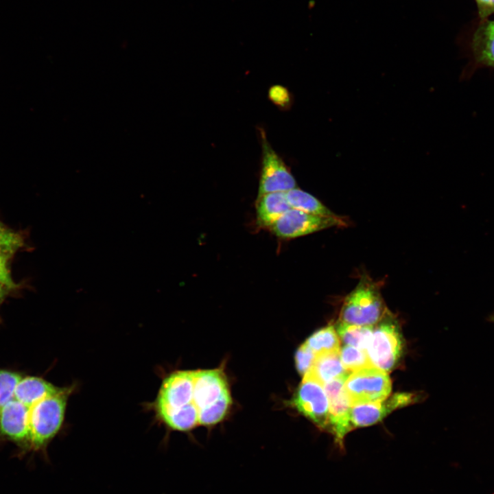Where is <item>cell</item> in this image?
<instances>
[{
	"instance_id": "1",
	"label": "cell",
	"mask_w": 494,
	"mask_h": 494,
	"mask_svg": "<svg viewBox=\"0 0 494 494\" xmlns=\"http://www.w3.org/2000/svg\"><path fill=\"white\" fill-rule=\"evenodd\" d=\"M72 387H60L30 408V442L35 448L45 445L60 430Z\"/></svg>"
},
{
	"instance_id": "2",
	"label": "cell",
	"mask_w": 494,
	"mask_h": 494,
	"mask_svg": "<svg viewBox=\"0 0 494 494\" xmlns=\"http://www.w3.org/2000/svg\"><path fill=\"white\" fill-rule=\"evenodd\" d=\"M386 313L378 283L364 274L345 297L339 320L355 325L373 326Z\"/></svg>"
},
{
	"instance_id": "3",
	"label": "cell",
	"mask_w": 494,
	"mask_h": 494,
	"mask_svg": "<svg viewBox=\"0 0 494 494\" xmlns=\"http://www.w3.org/2000/svg\"><path fill=\"white\" fill-rule=\"evenodd\" d=\"M403 349L399 327L386 312L373 327L366 353L373 366L388 373L398 363Z\"/></svg>"
},
{
	"instance_id": "4",
	"label": "cell",
	"mask_w": 494,
	"mask_h": 494,
	"mask_svg": "<svg viewBox=\"0 0 494 494\" xmlns=\"http://www.w3.org/2000/svg\"><path fill=\"white\" fill-rule=\"evenodd\" d=\"M344 389L353 406L386 399L391 392V381L388 373L372 366L351 373Z\"/></svg>"
},
{
	"instance_id": "5",
	"label": "cell",
	"mask_w": 494,
	"mask_h": 494,
	"mask_svg": "<svg viewBox=\"0 0 494 494\" xmlns=\"http://www.w3.org/2000/svg\"><path fill=\"white\" fill-rule=\"evenodd\" d=\"M261 145V163L258 195L285 192L296 187V180L283 158L272 148L263 129L259 128Z\"/></svg>"
},
{
	"instance_id": "6",
	"label": "cell",
	"mask_w": 494,
	"mask_h": 494,
	"mask_svg": "<svg viewBox=\"0 0 494 494\" xmlns=\"http://www.w3.org/2000/svg\"><path fill=\"white\" fill-rule=\"evenodd\" d=\"M346 225L345 220L339 215H318L291 208L268 228L278 237L292 239L331 227Z\"/></svg>"
},
{
	"instance_id": "7",
	"label": "cell",
	"mask_w": 494,
	"mask_h": 494,
	"mask_svg": "<svg viewBox=\"0 0 494 494\" xmlns=\"http://www.w3.org/2000/svg\"><path fill=\"white\" fill-rule=\"evenodd\" d=\"M349 375L332 379L323 385L329 402L328 431L342 447L346 434L353 430L351 421L352 405L346 393L344 383Z\"/></svg>"
},
{
	"instance_id": "8",
	"label": "cell",
	"mask_w": 494,
	"mask_h": 494,
	"mask_svg": "<svg viewBox=\"0 0 494 494\" xmlns=\"http://www.w3.org/2000/svg\"><path fill=\"white\" fill-rule=\"evenodd\" d=\"M297 410L323 430L329 427V402L319 383L303 377L292 399Z\"/></svg>"
},
{
	"instance_id": "9",
	"label": "cell",
	"mask_w": 494,
	"mask_h": 494,
	"mask_svg": "<svg viewBox=\"0 0 494 494\" xmlns=\"http://www.w3.org/2000/svg\"><path fill=\"white\" fill-rule=\"evenodd\" d=\"M193 370H178L165 377L154 403L156 415L192 402Z\"/></svg>"
},
{
	"instance_id": "10",
	"label": "cell",
	"mask_w": 494,
	"mask_h": 494,
	"mask_svg": "<svg viewBox=\"0 0 494 494\" xmlns=\"http://www.w3.org/2000/svg\"><path fill=\"white\" fill-rule=\"evenodd\" d=\"M418 396L413 393H396L381 401L355 405L351 409L353 429L373 425L392 411L417 401Z\"/></svg>"
},
{
	"instance_id": "11",
	"label": "cell",
	"mask_w": 494,
	"mask_h": 494,
	"mask_svg": "<svg viewBox=\"0 0 494 494\" xmlns=\"http://www.w3.org/2000/svg\"><path fill=\"white\" fill-rule=\"evenodd\" d=\"M192 403L199 411L215 401L228 390L223 372L220 369L193 370Z\"/></svg>"
},
{
	"instance_id": "12",
	"label": "cell",
	"mask_w": 494,
	"mask_h": 494,
	"mask_svg": "<svg viewBox=\"0 0 494 494\" xmlns=\"http://www.w3.org/2000/svg\"><path fill=\"white\" fill-rule=\"evenodd\" d=\"M30 408L16 399L0 412V432L18 442L30 440Z\"/></svg>"
},
{
	"instance_id": "13",
	"label": "cell",
	"mask_w": 494,
	"mask_h": 494,
	"mask_svg": "<svg viewBox=\"0 0 494 494\" xmlns=\"http://www.w3.org/2000/svg\"><path fill=\"white\" fill-rule=\"evenodd\" d=\"M351 373L344 368L340 351H332L316 354L311 367L303 377L312 379L323 386L332 379Z\"/></svg>"
},
{
	"instance_id": "14",
	"label": "cell",
	"mask_w": 494,
	"mask_h": 494,
	"mask_svg": "<svg viewBox=\"0 0 494 494\" xmlns=\"http://www.w3.org/2000/svg\"><path fill=\"white\" fill-rule=\"evenodd\" d=\"M255 209L259 224L269 228L291 207L285 192H274L257 196Z\"/></svg>"
},
{
	"instance_id": "15",
	"label": "cell",
	"mask_w": 494,
	"mask_h": 494,
	"mask_svg": "<svg viewBox=\"0 0 494 494\" xmlns=\"http://www.w3.org/2000/svg\"><path fill=\"white\" fill-rule=\"evenodd\" d=\"M59 388L38 377H22L16 386L14 399L30 408L43 398L56 392Z\"/></svg>"
},
{
	"instance_id": "16",
	"label": "cell",
	"mask_w": 494,
	"mask_h": 494,
	"mask_svg": "<svg viewBox=\"0 0 494 494\" xmlns=\"http://www.w3.org/2000/svg\"><path fill=\"white\" fill-rule=\"evenodd\" d=\"M157 416L167 426L174 430L188 431L198 425V410L192 402Z\"/></svg>"
},
{
	"instance_id": "17",
	"label": "cell",
	"mask_w": 494,
	"mask_h": 494,
	"mask_svg": "<svg viewBox=\"0 0 494 494\" xmlns=\"http://www.w3.org/2000/svg\"><path fill=\"white\" fill-rule=\"evenodd\" d=\"M285 195L291 208L318 215H338L316 197L297 187L287 191Z\"/></svg>"
},
{
	"instance_id": "18",
	"label": "cell",
	"mask_w": 494,
	"mask_h": 494,
	"mask_svg": "<svg viewBox=\"0 0 494 494\" xmlns=\"http://www.w3.org/2000/svg\"><path fill=\"white\" fill-rule=\"evenodd\" d=\"M373 326H360L349 324L339 320L336 330L340 340L345 344L366 351L369 344Z\"/></svg>"
},
{
	"instance_id": "19",
	"label": "cell",
	"mask_w": 494,
	"mask_h": 494,
	"mask_svg": "<svg viewBox=\"0 0 494 494\" xmlns=\"http://www.w3.org/2000/svg\"><path fill=\"white\" fill-rule=\"evenodd\" d=\"M314 353L340 351V340L333 325L318 330L304 342Z\"/></svg>"
},
{
	"instance_id": "20",
	"label": "cell",
	"mask_w": 494,
	"mask_h": 494,
	"mask_svg": "<svg viewBox=\"0 0 494 494\" xmlns=\"http://www.w3.org/2000/svg\"><path fill=\"white\" fill-rule=\"evenodd\" d=\"M473 49L476 60L486 66L494 67V32L484 25L477 30L473 39Z\"/></svg>"
},
{
	"instance_id": "21",
	"label": "cell",
	"mask_w": 494,
	"mask_h": 494,
	"mask_svg": "<svg viewBox=\"0 0 494 494\" xmlns=\"http://www.w3.org/2000/svg\"><path fill=\"white\" fill-rule=\"evenodd\" d=\"M231 404V397L228 389L215 401L198 411V424L211 425L221 421Z\"/></svg>"
},
{
	"instance_id": "22",
	"label": "cell",
	"mask_w": 494,
	"mask_h": 494,
	"mask_svg": "<svg viewBox=\"0 0 494 494\" xmlns=\"http://www.w3.org/2000/svg\"><path fill=\"white\" fill-rule=\"evenodd\" d=\"M340 357L344 368L351 373L373 366L366 351L352 346L342 347Z\"/></svg>"
},
{
	"instance_id": "23",
	"label": "cell",
	"mask_w": 494,
	"mask_h": 494,
	"mask_svg": "<svg viewBox=\"0 0 494 494\" xmlns=\"http://www.w3.org/2000/svg\"><path fill=\"white\" fill-rule=\"evenodd\" d=\"M21 377L16 372L0 369V412L14 398L15 390Z\"/></svg>"
},
{
	"instance_id": "24",
	"label": "cell",
	"mask_w": 494,
	"mask_h": 494,
	"mask_svg": "<svg viewBox=\"0 0 494 494\" xmlns=\"http://www.w3.org/2000/svg\"><path fill=\"white\" fill-rule=\"evenodd\" d=\"M23 244L22 237L0 222V252L10 258Z\"/></svg>"
},
{
	"instance_id": "25",
	"label": "cell",
	"mask_w": 494,
	"mask_h": 494,
	"mask_svg": "<svg viewBox=\"0 0 494 494\" xmlns=\"http://www.w3.org/2000/svg\"><path fill=\"white\" fill-rule=\"evenodd\" d=\"M268 97L281 110H288L292 104L293 99L291 93L282 85L272 86L268 91Z\"/></svg>"
},
{
	"instance_id": "26",
	"label": "cell",
	"mask_w": 494,
	"mask_h": 494,
	"mask_svg": "<svg viewBox=\"0 0 494 494\" xmlns=\"http://www.w3.org/2000/svg\"><path fill=\"white\" fill-rule=\"evenodd\" d=\"M315 357L314 352L305 343L297 349L295 355L296 366L301 375H304L310 369Z\"/></svg>"
},
{
	"instance_id": "27",
	"label": "cell",
	"mask_w": 494,
	"mask_h": 494,
	"mask_svg": "<svg viewBox=\"0 0 494 494\" xmlns=\"http://www.w3.org/2000/svg\"><path fill=\"white\" fill-rule=\"evenodd\" d=\"M9 257L0 252V281L10 290L15 288L16 285L11 278L8 268Z\"/></svg>"
},
{
	"instance_id": "28",
	"label": "cell",
	"mask_w": 494,
	"mask_h": 494,
	"mask_svg": "<svg viewBox=\"0 0 494 494\" xmlns=\"http://www.w3.org/2000/svg\"><path fill=\"white\" fill-rule=\"evenodd\" d=\"M475 1L481 19H484L494 13V0H475Z\"/></svg>"
},
{
	"instance_id": "29",
	"label": "cell",
	"mask_w": 494,
	"mask_h": 494,
	"mask_svg": "<svg viewBox=\"0 0 494 494\" xmlns=\"http://www.w3.org/2000/svg\"><path fill=\"white\" fill-rule=\"evenodd\" d=\"M8 290L10 289L0 281V305L5 299Z\"/></svg>"
},
{
	"instance_id": "30",
	"label": "cell",
	"mask_w": 494,
	"mask_h": 494,
	"mask_svg": "<svg viewBox=\"0 0 494 494\" xmlns=\"http://www.w3.org/2000/svg\"><path fill=\"white\" fill-rule=\"evenodd\" d=\"M486 29L494 32V21H490L487 24L484 25Z\"/></svg>"
},
{
	"instance_id": "31",
	"label": "cell",
	"mask_w": 494,
	"mask_h": 494,
	"mask_svg": "<svg viewBox=\"0 0 494 494\" xmlns=\"http://www.w3.org/2000/svg\"><path fill=\"white\" fill-rule=\"evenodd\" d=\"M489 320L493 323H494V313H493L489 317Z\"/></svg>"
}]
</instances>
